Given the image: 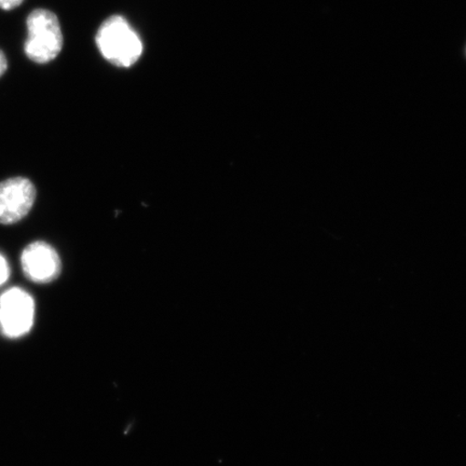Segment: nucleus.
Wrapping results in <instances>:
<instances>
[{
    "label": "nucleus",
    "instance_id": "obj_1",
    "mask_svg": "<svg viewBox=\"0 0 466 466\" xmlns=\"http://www.w3.org/2000/svg\"><path fill=\"white\" fill-rule=\"evenodd\" d=\"M96 45L102 56L118 67L132 66L143 54L141 38L120 15L108 17L98 28Z\"/></svg>",
    "mask_w": 466,
    "mask_h": 466
},
{
    "label": "nucleus",
    "instance_id": "obj_2",
    "mask_svg": "<svg viewBox=\"0 0 466 466\" xmlns=\"http://www.w3.org/2000/svg\"><path fill=\"white\" fill-rule=\"evenodd\" d=\"M26 56L34 63L56 60L63 49V33L57 16L50 10L35 9L27 16Z\"/></svg>",
    "mask_w": 466,
    "mask_h": 466
},
{
    "label": "nucleus",
    "instance_id": "obj_3",
    "mask_svg": "<svg viewBox=\"0 0 466 466\" xmlns=\"http://www.w3.org/2000/svg\"><path fill=\"white\" fill-rule=\"evenodd\" d=\"M35 302L25 290L14 288L0 297V326L10 338L25 336L32 329Z\"/></svg>",
    "mask_w": 466,
    "mask_h": 466
},
{
    "label": "nucleus",
    "instance_id": "obj_4",
    "mask_svg": "<svg viewBox=\"0 0 466 466\" xmlns=\"http://www.w3.org/2000/svg\"><path fill=\"white\" fill-rule=\"evenodd\" d=\"M36 200V188L25 177L0 183V224L13 225L25 218Z\"/></svg>",
    "mask_w": 466,
    "mask_h": 466
},
{
    "label": "nucleus",
    "instance_id": "obj_5",
    "mask_svg": "<svg viewBox=\"0 0 466 466\" xmlns=\"http://www.w3.org/2000/svg\"><path fill=\"white\" fill-rule=\"evenodd\" d=\"M22 269L32 282L46 284L60 276L62 262L56 250L45 242H34L23 250Z\"/></svg>",
    "mask_w": 466,
    "mask_h": 466
},
{
    "label": "nucleus",
    "instance_id": "obj_6",
    "mask_svg": "<svg viewBox=\"0 0 466 466\" xmlns=\"http://www.w3.org/2000/svg\"><path fill=\"white\" fill-rule=\"evenodd\" d=\"M9 265L7 260L5 259L4 256L0 254V285H3L7 281L9 278Z\"/></svg>",
    "mask_w": 466,
    "mask_h": 466
},
{
    "label": "nucleus",
    "instance_id": "obj_7",
    "mask_svg": "<svg viewBox=\"0 0 466 466\" xmlns=\"http://www.w3.org/2000/svg\"><path fill=\"white\" fill-rule=\"evenodd\" d=\"M25 2V0H0V8L4 10H13Z\"/></svg>",
    "mask_w": 466,
    "mask_h": 466
},
{
    "label": "nucleus",
    "instance_id": "obj_8",
    "mask_svg": "<svg viewBox=\"0 0 466 466\" xmlns=\"http://www.w3.org/2000/svg\"><path fill=\"white\" fill-rule=\"evenodd\" d=\"M8 60L7 56H5L4 52L0 50V77L7 72Z\"/></svg>",
    "mask_w": 466,
    "mask_h": 466
},
{
    "label": "nucleus",
    "instance_id": "obj_9",
    "mask_svg": "<svg viewBox=\"0 0 466 466\" xmlns=\"http://www.w3.org/2000/svg\"><path fill=\"white\" fill-rule=\"evenodd\" d=\"M464 56H465V60H466V46H465V48H464Z\"/></svg>",
    "mask_w": 466,
    "mask_h": 466
}]
</instances>
